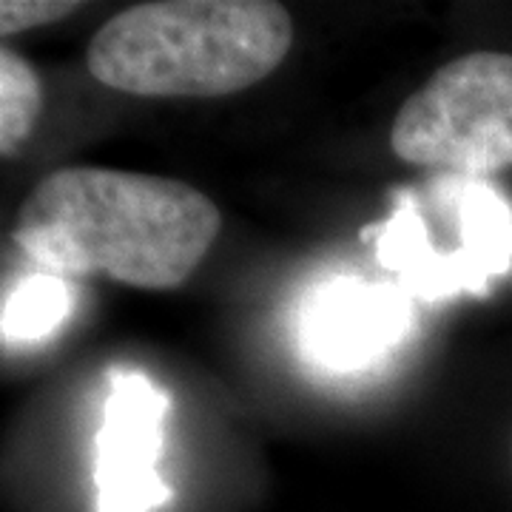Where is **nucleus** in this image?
<instances>
[{"instance_id":"1","label":"nucleus","mask_w":512,"mask_h":512,"mask_svg":"<svg viewBox=\"0 0 512 512\" xmlns=\"http://www.w3.org/2000/svg\"><path fill=\"white\" fill-rule=\"evenodd\" d=\"M217 205L180 180L60 168L18 208L12 239L43 274H106L140 291H174L220 234Z\"/></svg>"},{"instance_id":"2","label":"nucleus","mask_w":512,"mask_h":512,"mask_svg":"<svg viewBox=\"0 0 512 512\" xmlns=\"http://www.w3.org/2000/svg\"><path fill=\"white\" fill-rule=\"evenodd\" d=\"M291 43V15L271 0H154L106 20L86 66L137 97H225L276 72Z\"/></svg>"},{"instance_id":"3","label":"nucleus","mask_w":512,"mask_h":512,"mask_svg":"<svg viewBox=\"0 0 512 512\" xmlns=\"http://www.w3.org/2000/svg\"><path fill=\"white\" fill-rule=\"evenodd\" d=\"M373 231L384 268L424 299L484 293L512 268L510 202L476 177L447 174L410 191Z\"/></svg>"},{"instance_id":"4","label":"nucleus","mask_w":512,"mask_h":512,"mask_svg":"<svg viewBox=\"0 0 512 512\" xmlns=\"http://www.w3.org/2000/svg\"><path fill=\"white\" fill-rule=\"evenodd\" d=\"M393 154L456 177L512 168V55L473 52L410 94L390 131Z\"/></svg>"},{"instance_id":"5","label":"nucleus","mask_w":512,"mask_h":512,"mask_svg":"<svg viewBox=\"0 0 512 512\" xmlns=\"http://www.w3.org/2000/svg\"><path fill=\"white\" fill-rule=\"evenodd\" d=\"M165 413L168 396L148 376L111 373L97 436L100 512H151L168 501V487L157 473Z\"/></svg>"},{"instance_id":"6","label":"nucleus","mask_w":512,"mask_h":512,"mask_svg":"<svg viewBox=\"0 0 512 512\" xmlns=\"http://www.w3.org/2000/svg\"><path fill=\"white\" fill-rule=\"evenodd\" d=\"M410 322L393 282L333 279L319 285L302 313V348L319 365L359 370L393 348Z\"/></svg>"},{"instance_id":"7","label":"nucleus","mask_w":512,"mask_h":512,"mask_svg":"<svg viewBox=\"0 0 512 512\" xmlns=\"http://www.w3.org/2000/svg\"><path fill=\"white\" fill-rule=\"evenodd\" d=\"M69 288L55 274H35L23 279L3 302V336L6 342H29L46 336L69 311Z\"/></svg>"},{"instance_id":"8","label":"nucleus","mask_w":512,"mask_h":512,"mask_svg":"<svg viewBox=\"0 0 512 512\" xmlns=\"http://www.w3.org/2000/svg\"><path fill=\"white\" fill-rule=\"evenodd\" d=\"M43 106L40 77L26 57L12 49L0 52V154H18L35 131Z\"/></svg>"},{"instance_id":"9","label":"nucleus","mask_w":512,"mask_h":512,"mask_svg":"<svg viewBox=\"0 0 512 512\" xmlns=\"http://www.w3.org/2000/svg\"><path fill=\"white\" fill-rule=\"evenodd\" d=\"M80 9L74 0H3L0 3V35H20L35 26H46L60 18H69Z\"/></svg>"}]
</instances>
